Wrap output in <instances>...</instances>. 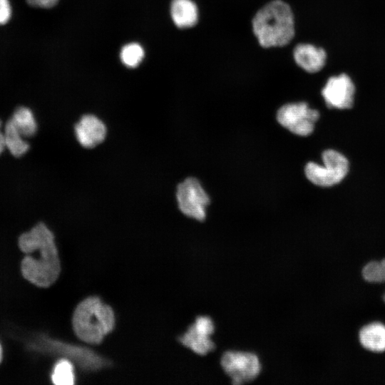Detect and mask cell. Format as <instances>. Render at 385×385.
I'll return each mask as SVG.
<instances>
[{
	"instance_id": "1",
	"label": "cell",
	"mask_w": 385,
	"mask_h": 385,
	"mask_svg": "<svg viewBox=\"0 0 385 385\" xmlns=\"http://www.w3.org/2000/svg\"><path fill=\"white\" fill-rule=\"evenodd\" d=\"M18 247L24 255L21 261V273L29 283L46 288L58 279L61 263L55 237L43 222L21 233L17 240Z\"/></svg>"
},
{
	"instance_id": "2",
	"label": "cell",
	"mask_w": 385,
	"mask_h": 385,
	"mask_svg": "<svg viewBox=\"0 0 385 385\" xmlns=\"http://www.w3.org/2000/svg\"><path fill=\"white\" fill-rule=\"evenodd\" d=\"M252 29L259 43L264 48L288 44L294 35L290 6L282 0L267 3L254 16Z\"/></svg>"
},
{
	"instance_id": "3",
	"label": "cell",
	"mask_w": 385,
	"mask_h": 385,
	"mask_svg": "<svg viewBox=\"0 0 385 385\" xmlns=\"http://www.w3.org/2000/svg\"><path fill=\"white\" fill-rule=\"evenodd\" d=\"M73 327L76 336L89 344H99L115 325L112 308L96 297L80 302L73 315Z\"/></svg>"
},
{
	"instance_id": "4",
	"label": "cell",
	"mask_w": 385,
	"mask_h": 385,
	"mask_svg": "<svg viewBox=\"0 0 385 385\" xmlns=\"http://www.w3.org/2000/svg\"><path fill=\"white\" fill-rule=\"evenodd\" d=\"M324 165L309 162L304 168L307 178L314 185L331 187L341 183L348 174V159L339 151L328 149L322 156Z\"/></svg>"
},
{
	"instance_id": "5",
	"label": "cell",
	"mask_w": 385,
	"mask_h": 385,
	"mask_svg": "<svg viewBox=\"0 0 385 385\" xmlns=\"http://www.w3.org/2000/svg\"><path fill=\"white\" fill-rule=\"evenodd\" d=\"M319 117V112L309 108L305 102L285 104L277 113V121L282 126L300 136L310 135Z\"/></svg>"
},
{
	"instance_id": "6",
	"label": "cell",
	"mask_w": 385,
	"mask_h": 385,
	"mask_svg": "<svg viewBox=\"0 0 385 385\" xmlns=\"http://www.w3.org/2000/svg\"><path fill=\"white\" fill-rule=\"evenodd\" d=\"M220 364L235 384L254 380L261 371L260 359L252 352L227 351L222 354Z\"/></svg>"
},
{
	"instance_id": "7",
	"label": "cell",
	"mask_w": 385,
	"mask_h": 385,
	"mask_svg": "<svg viewBox=\"0 0 385 385\" xmlns=\"http://www.w3.org/2000/svg\"><path fill=\"white\" fill-rule=\"evenodd\" d=\"M176 199L184 215L199 221L205 219L210 199L197 179L189 177L180 183L177 188Z\"/></svg>"
},
{
	"instance_id": "8",
	"label": "cell",
	"mask_w": 385,
	"mask_h": 385,
	"mask_svg": "<svg viewBox=\"0 0 385 385\" xmlns=\"http://www.w3.org/2000/svg\"><path fill=\"white\" fill-rule=\"evenodd\" d=\"M356 93L354 82L349 75L342 73L329 77L322 90L326 105L339 110L353 107Z\"/></svg>"
},
{
	"instance_id": "9",
	"label": "cell",
	"mask_w": 385,
	"mask_h": 385,
	"mask_svg": "<svg viewBox=\"0 0 385 385\" xmlns=\"http://www.w3.org/2000/svg\"><path fill=\"white\" fill-rule=\"evenodd\" d=\"M214 331L212 319L207 316H200L180 337V342L195 353L206 355L215 349V344L211 338Z\"/></svg>"
},
{
	"instance_id": "10",
	"label": "cell",
	"mask_w": 385,
	"mask_h": 385,
	"mask_svg": "<svg viewBox=\"0 0 385 385\" xmlns=\"http://www.w3.org/2000/svg\"><path fill=\"white\" fill-rule=\"evenodd\" d=\"M38 344L43 345L46 350L72 359L87 370H96L106 366V361L89 349L66 344L51 339L42 338Z\"/></svg>"
},
{
	"instance_id": "11",
	"label": "cell",
	"mask_w": 385,
	"mask_h": 385,
	"mask_svg": "<svg viewBox=\"0 0 385 385\" xmlns=\"http://www.w3.org/2000/svg\"><path fill=\"white\" fill-rule=\"evenodd\" d=\"M74 133L81 146L92 148L105 140L107 128L104 122L98 116L86 114L76 123Z\"/></svg>"
},
{
	"instance_id": "12",
	"label": "cell",
	"mask_w": 385,
	"mask_h": 385,
	"mask_svg": "<svg viewBox=\"0 0 385 385\" xmlns=\"http://www.w3.org/2000/svg\"><path fill=\"white\" fill-rule=\"evenodd\" d=\"M293 55L296 63L311 73L321 71L327 59V53L323 48L311 43L297 45L294 48Z\"/></svg>"
},
{
	"instance_id": "13",
	"label": "cell",
	"mask_w": 385,
	"mask_h": 385,
	"mask_svg": "<svg viewBox=\"0 0 385 385\" xmlns=\"http://www.w3.org/2000/svg\"><path fill=\"white\" fill-rule=\"evenodd\" d=\"M170 14L175 24L179 28H188L196 24L198 11L192 0H173Z\"/></svg>"
},
{
	"instance_id": "14",
	"label": "cell",
	"mask_w": 385,
	"mask_h": 385,
	"mask_svg": "<svg viewBox=\"0 0 385 385\" xmlns=\"http://www.w3.org/2000/svg\"><path fill=\"white\" fill-rule=\"evenodd\" d=\"M361 344L374 352L385 351V325L374 322L363 327L359 333Z\"/></svg>"
},
{
	"instance_id": "15",
	"label": "cell",
	"mask_w": 385,
	"mask_h": 385,
	"mask_svg": "<svg viewBox=\"0 0 385 385\" xmlns=\"http://www.w3.org/2000/svg\"><path fill=\"white\" fill-rule=\"evenodd\" d=\"M24 138L33 136L37 130V123L32 111L24 106L17 108L9 118Z\"/></svg>"
},
{
	"instance_id": "16",
	"label": "cell",
	"mask_w": 385,
	"mask_h": 385,
	"mask_svg": "<svg viewBox=\"0 0 385 385\" xmlns=\"http://www.w3.org/2000/svg\"><path fill=\"white\" fill-rule=\"evenodd\" d=\"M5 146L15 157H21L29 148V143L17 130L10 119L7 120L4 128Z\"/></svg>"
},
{
	"instance_id": "17",
	"label": "cell",
	"mask_w": 385,
	"mask_h": 385,
	"mask_svg": "<svg viewBox=\"0 0 385 385\" xmlns=\"http://www.w3.org/2000/svg\"><path fill=\"white\" fill-rule=\"evenodd\" d=\"M51 379L56 385H71L75 380L73 367L68 359L57 361L52 370Z\"/></svg>"
},
{
	"instance_id": "18",
	"label": "cell",
	"mask_w": 385,
	"mask_h": 385,
	"mask_svg": "<svg viewBox=\"0 0 385 385\" xmlns=\"http://www.w3.org/2000/svg\"><path fill=\"white\" fill-rule=\"evenodd\" d=\"M120 57L125 66L134 68L138 66L142 61L144 57V51L140 44L130 43L122 48Z\"/></svg>"
},
{
	"instance_id": "19",
	"label": "cell",
	"mask_w": 385,
	"mask_h": 385,
	"mask_svg": "<svg viewBox=\"0 0 385 385\" xmlns=\"http://www.w3.org/2000/svg\"><path fill=\"white\" fill-rule=\"evenodd\" d=\"M364 279L369 282H385V259L381 261H371L362 270ZM385 302V293L383 295Z\"/></svg>"
},
{
	"instance_id": "20",
	"label": "cell",
	"mask_w": 385,
	"mask_h": 385,
	"mask_svg": "<svg viewBox=\"0 0 385 385\" xmlns=\"http://www.w3.org/2000/svg\"><path fill=\"white\" fill-rule=\"evenodd\" d=\"M11 16V7L9 0H0V25L6 24Z\"/></svg>"
},
{
	"instance_id": "21",
	"label": "cell",
	"mask_w": 385,
	"mask_h": 385,
	"mask_svg": "<svg viewBox=\"0 0 385 385\" xmlns=\"http://www.w3.org/2000/svg\"><path fill=\"white\" fill-rule=\"evenodd\" d=\"M26 1L32 6L48 9L54 6L58 0H26Z\"/></svg>"
},
{
	"instance_id": "22",
	"label": "cell",
	"mask_w": 385,
	"mask_h": 385,
	"mask_svg": "<svg viewBox=\"0 0 385 385\" xmlns=\"http://www.w3.org/2000/svg\"><path fill=\"white\" fill-rule=\"evenodd\" d=\"M5 148L4 131L1 130V122L0 120V154L3 152Z\"/></svg>"
},
{
	"instance_id": "23",
	"label": "cell",
	"mask_w": 385,
	"mask_h": 385,
	"mask_svg": "<svg viewBox=\"0 0 385 385\" xmlns=\"http://www.w3.org/2000/svg\"><path fill=\"white\" fill-rule=\"evenodd\" d=\"M3 357H4V350H3V346L0 343V364L1 361H3Z\"/></svg>"
}]
</instances>
